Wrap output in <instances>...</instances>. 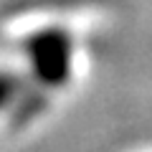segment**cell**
Listing matches in <instances>:
<instances>
[{
    "label": "cell",
    "instance_id": "obj_1",
    "mask_svg": "<svg viewBox=\"0 0 152 152\" xmlns=\"http://www.w3.org/2000/svg\"><path fill=\"white\" fill-rule=\"evenodd\" d=\"M20 51L28 64V84L33 89L66 91L74 84L76 43L69 31L58 26L33 31L20 41Z\"/></svg>",
    "mask_w": 152,
    "mask_h": 152
}]
</instances>
